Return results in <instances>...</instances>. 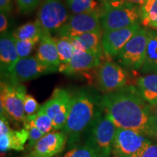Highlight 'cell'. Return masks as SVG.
Segmentation results:
<instances>
[{"mask_svg":"<svg viewBox=\"0 0 157 157\" xmlns=\"http://www.w3.org/2000/svg\"><path fill=\"white\" fill-rule=\"evenodd\" d=\"M128 74L121 66L111 61L103 63L98 70V84L105 94L121 89L127 85Z\"/></svg>","mask_w":157,"mask_h":157,"instance_id":"cell-12","label":"cell"},{"mask_svg":"<svg viewBox=\"0 0 157 157\" xmlns=\"http://www.w3.org/2000/svg\"><path fill=\"white\" fill-rule=\"evenodd\" d=\"M57 71L43 63L36 56L26 57L19 59L7 79L10 83L21 84Z\"/></svg>","mask_w":157,"mask_h":157,"instance_id":"cell-10","label":"cell"},{"mask_svg":"<svg viewBox=\"0 0 157 157\" xmlns=\"http://www.w3.org/2000/svg\"><path fill=\"white\" fill-rule=\"evenodd\" d=\"M101 56L91 52L76 51L68 63L59 66L58 71L71 75L92 70L101 66Z\"/></svg>","mask_w":157,"mask_h":157,"instance_id":"cell-16","label":"cell"},{"mask_svg":"<svg viewBox=\"0 0 157 157\" xmlns=\"http://www.w3.org/2000/svg\"><path fill=\"white\" fill-rule=\"evenodd\" d=\"M19 10L23 14H30L38 7L42 0H15Z\"/></svg>","mask_w":157,"mask_h":157,"instance_id":"cell-30","label":"cell"},{"mask_svg":"<svg viewBox=\"0 0 157 157\" xmlns=\"http://www.w3.org/2000/svg\"><path fill=\"white\" fill-rule=\"evenodd\" d=\"M24 128L26 129L29 132V146L30 148H34L36 143L44 136L42 131L37 128L33 124L25 121L23 123Z\"/></svg>","mask_w":157,"mask_h":157,"instance_id":"cell-29","label":"cell"},{"mask_svg":"<svg viewBox=\"0 0 157 157\" xmlns=\"http://www.w3.org/2000/svg\"><path fill=\"white\" fill-rule=\"evenodd\" d=\"M137 88L141 96L151 105L157 103V74H150L137 79Z\"/></svg>","mask_w":157,"mask_h":157,"instance_id":"cell-21","label":"cell"},{"mask_svg":"<svg viewBox=\"0 0 157 157\" xmlns=\"http://www.w3.org/2000/svg\"><path fill=\"white\" fill-rule=\"evenodd\" d=\"M140 157H157V142H151Z\"/></svg>","mask_w":157,"mask_h":157,"instance_id":"cell-32","label":"cell"},{"mask_svg":"<svg viewBox=\"0 0 157 157\" xmlns=\"http://www.w3.org/2000/svg\"><path fill=\"white\" fill-rule=\"evenodd\" d=\"M15 38L13 32L1 34L0 37V67L2 77L7 78L9 74L18 61Z\"/></svg>","mask_w":157,"mask_h":157,"instance_id":"cell-15","label":"cell"},{"mask_svg":"<svg viewBox=\"0 0 157 157\" xmlns=\"http://www.w3.org/2000/svg\"><path fill=\"white\" fill-rule=\"evenodd\" d=\"M144 74H157V31L148 29V41L144 62L140 68Z\"/></svg>","mask_w":157,"mask_h":157,"instance_id":"cell-20","label":"cell"},{"mask_svg":"<svg viewBox=\"0 0 157 157\" xmlns=\"http://www.w3.org/2000/svg\"><path fill=\"white\" fill-rule=\"evenodd\" d=\"M102 36L103 30L101 29L86 33L71 39L73 40L76 51H84L102 57L103 53L102 47Z\"/></svg>","mask_w":157,"mask_h":157,"instance_id":"cell-18","label":"cell"},{"mask_svg":"<svg viewBox=\"0 0 157 157\" xmlns=\"http://www.w3.org/2000/svg\"><path fill=\"white\" fill-rule=\"evenodd\" d=\"M90 126L87 145L93 148L100 157H110L117 127L109 113L102 108L96 112Z\"/></svg>","mask_w":157,"mask_h":157,"instance_id":"cell-4","label":"cell"},{"mask_svg":"<svg viewBox=\"0 0 157 157\" xmlns=\"http://www.w3.org/2000/svg\"><path fill=\"white\" fill-rule=\"evenodd\" d=\"M68 8L73 14L100 10L95 0H65Z\"/></svg>","mask_w":157,"mask_h":157,"instance_id":"cell-26","label":"cell"},{"mask_svg":"<svg viewBox=\"0 0 157 157\" xmlns=\"http://www.w3.org/2000/svg\"><path fill=\"white\" fill-rule=\"evenodd\" d=\"M140 29V23H137L127 28L103 31L102 47L104 53L109 57H117Z\"/></svg>","mask_w":157,"mask_h":157,"instance_id":"cell-13","label":"cell"},{"mask_svg":"<svg viewBox=\"0 0 157 157\" xmlns=\"http://www.w3.org/2000/svg\"><path fill=\"white\" fill-rule=\"evenodd\" d=\"M153 110H154V116L155 122H156V124L157 127V103L156 104V105H153Z\"/></svg>","mask_w":157,"mask_h":157,"instance_id":"cell-37","label":"cell"},{"mask_svg":"<svg viewBox=\"0 0 157 157\" xmlns=\"http://www.w3.org/2000/svg\"><path fill=\"white\" fill-rule=\"evenodd\" d=\"M13 130L10 127L8 120L5 116L1 114V119H0V135L6 134Z\"/></svg>","mask_w":157,"mask_h":157,"instance_id":"cell-33","label":"cell"},{"mask_svg":"<svg viewBox=\"0 0 157 157\" xmlns=\"http://www.w3.org/2000/svg\"><path fill=\"white\" fill-rule=\"evenodd\" d=\"M100 13L103 31L127 28L140 23V7L124 0L103 3Z\"/></svg>","mask_w":157,"mask_h":157,"instance_id":"cell-3","label":"cell"},{"mask_svg":"<svg viewBox=\"0 0 157 157\" xmlns=\"http://www.w3.org/2000/svg\"><path fill=\"white\" fill-rule=\"evenodd\" d=\"M100 104L117 128L133 129L157 140L153 105L143 99L137 87L125 86L105 94Z\"/></svg>","mask_w":157,"mask_h":157,"instance_id":"cell-1","label":"cell"},{"mask_svg":"<svg viewBox=\"0 0 157 157\" xmlns=\"http://www.w3.org/2000/svg\"><path fill=\"white\" fill-rule=\"evenodd\" d=\"M43 29L38 20L30 21L20 25L13 31L15 39L20 40H40L43 34Z\"/></svg>","mask_w":157,"mask_h":157,"instance_id":"cell-22","label":"cell"},{"mask_svg":"<svg viewBox=\"0 0 157 157\" xmlns=\"http://www.w3.org/2000/svg\"><path fill=\"white\" fill-rule=\"evenodd\" d=\"M38 39H34V40H20V39H15V45L17 53L20 58H26L29 57L32 50L35 48V45L37 42H39Z\"/></svg>","mask_w":157,"mask_h":157,"instance_id":"cell-27","label":"cell"},{"mask_svg":"<svg viewBox=\"0 0 157 157\" xmlns=\"http://www.w3.org/2000/svg\"><path fill=\"white\" fill-rule=\"evenodd\" d=\"M95 102L86 90H79L72 95L71 105L63 131L67 135L69 145L75 144L82 132L90 125L95 116Z\"/></svg>","mask_w":157,"mask_h":157,"instance_id":"cell-2","label":"cell"},{"mask_svg":"<svg viewBox=\"0 0 157 157\" xmlns=\"http://www.w3.org/2000/svg\"><path fill=\"white\" fill-rule=\"evenodd\" d=\"M66 142L68 137L63 131L48 133L36 143L29 157H53L64 150Z\"/></svg>","mask_w":157,"mask_h":157,"instance_id":"cell-14","label":"cell"},{"mask_svg":"<svg viewBox=\"0 0 157 157\" xmlns=\"http://www.w3.org/2000/svg\"><path fill=\"white\" fill-rule=\"evenodd\" d=\"M148 41V29L140 28L121 49L117 60L130 69H140L144 62Z\"/></svg>","mask_w":157,"mask_h":157,"instance_id":"cell-8","label":"cell"},{"mask_svg":"<svg viewBox=\"0 0 157 157\" xmlns=\"http://www.w3.org/2000/svg\"><path fill=\"white\" fill-rule=\"evenodd\" d=\"M62 157H100L93 148L86 144L68 151Z\"/></svg>","mask_w":157,"mask_h":157,"instance_id":"cell-28","label":"cell"},{"mask_svg":"<svg viewBox=\"0 0 157 157\" xmlns=\"http://www.w3.org/2000/svg\"><path fill=\"white\" fill-rule=\"evenodd\" d=\"M25 121L33 124L40 129L44 135L48 134L52 130H54L52 119L40 110H39L38 112L34 115L26 117Z\"/></svg>","mask_w":157,"mask_h":157,"instance_id":"cell-25","label":"cell"},{"mask_svg":"<svg viewBox=\"0 0 157 157\" xmlns=\"http://www.w3.org/2000/svg\"><path fill=\"white\" fill-rule=\"evenodd\" d=\"M26 89L21 84H13L2 81L0 85L1 111L13 120L23 123L26 116L24 111V99Z\"/></svg>","mask_w":157,"mask_h":157,"instance_id":"cell-6","label":"cell"},{"mask_svg":"<svg viewBox=\"0 0 157 157\" xmlns=\"http://www.w3.org/2000/svg\"><path fill=\"white\" fill-rule=\"evenodd\" d=\"M117 1H120V0H101L102 4L106 3V2H117Z\"/></svg>","mask_w":157,"mask_h":157,"instance_id":"cell-38","label":"cell"},{"mask_svg":"<svg viewBox=\"0 0 157 157\" xmlns=\"http://www.w3.org/2000/svg\"><path fill=\"white\" fill-rule=\"evenodd\" d=\"M13 9V0H0V10L9 14Z\"/></svg>","mask_w":157,"mask_h":157,"instance_id":"cell-35","label":"cell"},{"mask_svg":"<svg viewBox=\"0 0 157 157\" xmlns=\"http://www.w3.org/2000/svg\"><path fill=\"white\" fill-rule=\"evenodd\" d=\"M124 1L126 2L137 5V6H139V7H141V6H142L143 5H144V4L146 3L148 0H124Z\"/></svg>","mask_w":157,"mask_h":157,"instance_id":"cell-36","label":"cell"},{"mask_svg":"<svg viewBox=\"0 0 157 157\" xmlns=\"http://www.w3.org/2000/svg\"><path fill=\"white\" fill-rule=\"evenodd\" d=\"M100 18V10L70 15L67 22L58 33V36L73 38L91 31L101 30Z\"/></svg>","mask_w":157,"mask_h":157,"instance_id":"cell-11","label":"cell"},{"mask_svg":"<svg viewBox=\"0 0 157 157\" xmlns=\"http://www.w3.org/2000/svg\"><path fill=\"white\" fill-rule=\"evenodd\" d=\"M55 39L60 63V66H65L69 63L76 52L73 40L68 36H58Z\"/></svg>","mask_w":157,"mask_h":157,"instance_id":"cell-24","label":"cell"},{"mask_svg":"<svg viewBox=\"0 0 157 157\" xmlns=\"http://www.w3.org/2000/svg\"><path fill=\"white\" fill-rule=\"evenodd\" d=\"M8 19H7V14L5 13L1 12L0 13V32L1 34H4L7 32V29H8Z\"/></svg>","mask_w":157,"mask_h":157,"instance_id":"cell-34","label":"cell"},{"mask_svg":"<svg viewBox=\"0 0 157 157\" xmlns=\"http://www.w3.org/2000/svg\"><path fill=\"white\" fill-rule=\"evenodd\" d=\"M39 105L36 99L30 95H25L24 99V111L26 117L34 115L39 111Z\"/></svg>","mask_w":157,"mask_h":157,"instance_id":"cell-31","label":"cell"},{"mask_svg":"<svg viewBox=\"0 0 157 157\" xmlns=\"http://www.w3.org/2000/svg\"><path fill=\"white\" fill-rule=\"evenodd\" d=\"M29 140V132L26 129L21 130H12L6 134L0 135V150L7 152L10 150L21 151L24 150V146Z\"/></svg>","mask_w":157,"mask_h":157,"instance_id":"cell-19","label":"cell"},{"mask_svg":"<svg viewBox=\"0 0 157 157\" xmlns=\"http://www.w3.org/2000/svg\"><path fill=\"white\" fill-rule=\"evenodd\" d=\"M140 23L146 28L157 31V0H148L140 7Z\"/></svg>","mask_w":157,"mask_h":157,"instance_id":"cell-23","label":"cell"},{"mask_svg":"<svg viewBox=\"0 0 157 157\" xmlns=\"http://www.w3.org/2000/svg\"><path fill=\"white\" fill-rule=\"evenodd\" d=\"M36 57L44 64L58 70L60 63L56 39L52 36V34L44 31L43 32L42 38L39 41Z\"/></svg>","mask_w":157,"mask_h":157,"instance_id":"cell-17","label":"cell"},{"mask_svg":"<svg viewBox=\"0 0 157 157\" xmlns=\"http://www.w3.org/2000/svg\"><path fill=\"white\" fill-rule=\"evenodd\" d=\"M150 137L138 131L117 128L112 146L113 157H140L151 143Z\"/></svg>","mask_w":157,"mask_h":157,"instance_id":"cell-5","label":"cell"},{"mask_svg":"<svg viewBox=\"0 0 157 157\" xmlns=\"http://www.w3.org/2000/svg\"><path fill=\"white\" fill-rule=\"evenodd\" d=\"M67 7L61 0H43L37 13V20L43 31L57 34L69 18Z\"/></svg>","mask_w":157,"mask_h":157,"instance_id":"cell-7","label":"cell"},{"mask_svg":"<svg viewBox=\"0 0 157 157\" xmlns=\"http://www.w3.org/2000/svg\"><path fill=\"white\" fill-rule=\"evenodd\" d=\"M71 97L66 90L56 88L39 109L52 119L54 130L63 129L65 127L70 112Z\"/></svg>","mask_w":157,"mask_h":157,"instance_id":"cell-9","label":"cell"}]
</instances>
